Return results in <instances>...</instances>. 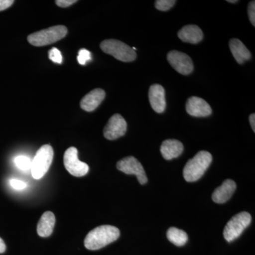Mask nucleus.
Returning a JSON list of instances; mask_svg holds the SVG:
<instances>
[{
	"label": "nucleus",
	"instance_id": "nucleus-1",
	"mask_svg": "<svg viewBox=\"0 0 255 255\" xmlns=\"http://www.w3.org/2000/svg\"><path fill=\"white\" fill-rule=\"evenodd\" d=\"M120 231L115 226L105 225L92 230L85 238V246L90 251H97L119 239Z\"/></svg>",
	"mask_w": 255,
	"mask_h": 255
},
{
	"label": "nucleus",
	"instance_id": "nucleus-2",
	"mask_svg": "<svg viewBox=\"0 0 255 255\" xmlns=\"http://www.w3.org/2000/svg\"><path fill=\"white\" fill-rule=\"evenodd\" d=\"M212 155L207 151H199L184 166L183 176L188 182L199 180L204 175L210 164L212 162Z\"/></svg>",
	"mask_w": 255,
	"mask_h": 255
},
{
	"label": "nucleus",
	"instance_id": "nucleus-3",
	"mask_svg": "<svg viewBox=\"0 0 255 255\" xmlns=\"http://www.w3.org/2000/svg\"><path fill=\"white\" fill-rule=\"evenodd\" d=\"M67 33L68 28L58 25L32 33L28 36V41L34 46H47L65 38Z\"/></svg>",
	"mask_w": 255,
	"mask_h": 255
},
{
	"label": "nucleus",
	"instance_id": "nucleus-4",
	"mask_svg": "<svg viewBox=\"0 0 255 255\" xmlns=\"http://www.w3.org/2000/svg\"><path fill=\"white\" fill-rule=\"evenodd\" d=\"M101 49L120 61L132 62L136 58V53L124 42L115 39L105 40L101 43Z\"/></svg>",
	"mask_w": 255,
	"mask_h": 255
},
{
	"label": "nucleus",
	"instance_id": "nucleus-5",
	"mask_svg": "<svg viewBox=\"0 0 255 255\" xmlns=\"http://www.w3.org/2000/svg\"><path fill=\"white\" fill-rule=\"evenodd\" d=\"M53 147L50 145H43L37 151L31 162L32 177L39 179L47 173L53 162Z\"/></svg>",
	"mask_w": 255,
	"mask_h": 255
},
{
	"label": "nucleus",
	"instance_id": "nucleus-6",
	"mask_svg": "<svg viewBox=\"0 0 255 255\" xmlns=\"http://www.w3.org/2000/svg\"><path fill=\"white\" fill-rule=\"evenodd\" d=\"M251 215L248 212H241L233 216L228 221L223 231V236L226 241L233 242L241 236L243 231L250 226Z\"/></svg>",
	"mask_w": 255,
	"mask_h": 255
},
{
	"label": "nucleus",
	"instance_id": "nucleus-7",
	"mask_svg": "<svg viewBox=\"0 0 255 255\" xmlns=\"http://www.w3.org/2000/svg\"><path fill=\"white\" fill-rule=\"evenodd\" d=\"M64 165L68 172L75 177H80L86 175L89 172V166L78 159V149L75 147H69L63 156Z\"/></svg>",
	"mask_w": 255,
	"mask_h": 255
},
{
	"label": "nucleus",
	"instance_id": "nucleus-8",
	"mask_svg": "<svg viewBox=\"0 0 255 255\" xmlns=\"http://www.w3.org/2000/svg\"><path fill=\"white\" fill-rule=\"evenodd\" d=\"M117 167L121 172L127 174H134L136 176L140 184H145L147 182V177L141 163L132 156L124 157L119 161Z\"/></svg>",
	"mask_w": 255,
	"mask_h": 255
},
{
	"label": "nucleus",
	"instance_id": "nucleus-9",
	"mask_svg": "<svg viewBox=\"0 0 255 255\" xmlns=\"http://www.w3.org/2000/svg\"><path fill=\"white\" fill-rule=\"evenodd\" d=\"M167 60L171 66L177 72L184 75L192 73L194 64L189 55L182 52L172 50L167 54Z\"/></svg>",
	"mask_w": 255,
	"mask_h": 255
},
{
	"label": "nucleus",
	"instance_id": "nucleus-10",
	"mask_svg": "<svg viewBox=\"0 0 255 255\" xmlns=\"http://www.w3.org/2000/svg\"><path fill=\"white\" fill-rule=\"evenodd\" d=\"M127 130V123L120 114H114L104 128V136L107 140H114L124 136Z\"/></svg>",
	"mask_w": 255,
	"mask_h": 255
},
{
	"label": "nucleus",
	"instance_id": "nucleus-11",
	"mask_svg": "<svg viewBox=\"0 0 255 255\" xmlns=\"http://www.w3.org/2000/svg\"><path fill=\"white\" fill-rule=\"evenodd\" d=\"M186 110L189 115L195 117H209L212 114V110L209 104L197 97H191L187 100Z\"/></svg>",
	"mask_w": 255,
	"mask_h": 255
},
{
	"label": "nucleus",
	"instance_id": "nucleus-12",
	"mask_svg": "<svg viewBox=\"0 0 255 255\" xmlns=\"http://www.w3.org/2000/svg\"><path fill=\"white\" fill-rule=\"evenodd\" d=\"M149 102L152 110L157 113H163L166 109L165 91L158 84L150 86L148 92Z\"/></svg>",
	"mask_w": 255,
	"mask_h": 255
},
{
	"label": "nucleus",
	"instance_id": "nucleus-13",
	"mask_svg": "<svg viewBox=\"0 0 255 255\" xmlns=\"http://www.w3.org/2000/svg\"><path fill=\"white\" fill-rule=\"evenodd\" d=\"M105 96V90L100 88L95 89L82 99L80 107L86 112H93L103 102Z\"/></svg>",
	"mask_w": 255,
	"mask_h": 255
},
{
	"label": "nucleus",
	"instance_id": "nucleus-14",
	"mask_svg": "<svg viewBox=\"0 0 255 255\" xmlns=\"http://www.w3.org/2000/svg\"><path fill=\"white\" fill-rule=\"evenodd\" d=\"M236 184L232 179H226L222 185L218 187L212 194V200L216 204H224L227 202L234 194Z\"/></svg>",
	"mask_w": 255,
	"mask_h": 255
},
{
	"label": "nucleus",
	"instance_id": "nucleus-15",
	"mask_svg": "<svg viewBox=\"0 0 255 255\" xmlns=\"http://www.w3.org/2000/svg\"><path fill=\"white\" fill-rule=\"evenodd\" d=\"M184 150V145L180 141L174 139L164 140L160 147L162 157L167 160L177 158Z\"/></svg>",
	"mask_w": 255,
	"mask_h": 255
},
{
	"label": "nucleus",
	"instance_id": "nucleus-16",
	"mask_svg": "<svg viewBox=\"0 0 255 255\" xmlns=\"http://www.w3.org/2000/svg\"><path fill=\"white\" fill-rule=\"evenodd\" d=\"M178 37L183 42L196 44L202 41L204 34L201 28L196 25H187L179 30Z\"/></svg>",
	"mask_w": 255,
	"mask_h": 255
},
{
	"label": "nucleus",
	"instance_id": "nucleus-17",
	"mask_svg": "<svg viewBox=\"0 0 255 255\" xmlns=\"http://www.w3.org/2000/svg\"><path fill=\"white\" fill-rule=\"evenodd\" d=\"M55 224V215L50 211H47L42 215L37 226V233L41 237H49L53 233Z\"/></svg>",
	"mask_w": 255,
	"mask_h": 255
},
{
	"label": "nucleus",
	"instance_id": "nucleus-18",
	"mask_svg": "<svg viewBox=\"0 0 255 255\" xmlns=\"http://www.w3.org/2000/svg\"><path fill=\"white\" fill-rule=\"evenodd\" d=\"M230 49L238 63L243 64L251 58V53L243 42L238 38H233L229 42Z\"/></svg>",
	"mask_w": 255,
	"mask_h": 255
},
{
	"label": "nucleus",
	"instance_id": "nucleus-19",
	"mask_svg": "<svg viewBox=\"0 0 255 255\" xmlns=\"http://www.w3.org/2000/svg\"><path fill=\"white\" fill-rule=\"evenodd\" d=\"M167 238L171 243L176 246H184L188 241V235L182 230L177 228H169L167 233Z\"/></svg>",
	"mask_w": 255,
	"mask_h": 255
},
{
	"label": "nucleus",
	"instance_id": "nucleus-20",
	"mask_svg": "<svg viewBox=\"0 0 255 255\" xmlns=\"http://www.w3.org/2000/svg\"><path fill=\"white\" fill-rule=\"evenodd\" d=\"M31 162L32 161L29 157L24 155L17 156V157L14 159L15 164H16L17 167L21 169V170L26 171L31 169Z\"/></svg>",
	"mask_w": 255,
	"mask_h": 255
},
{
	"label": "nucleus",
	"instance_id": "nucleus-21",
	"mask_svg": "<svg viewBox=\"0 0 255 255\" xmlns=\"http://www.w3.org/2000/svg\"><path fill=\"white\" fill-rule=\"evenodd\" d=\"M175 0H157L155 1L156 9L159 11H166L170 9L175 4Z\"/></svg>",
	"mask_w": 255,
	"mask_h": 255
},
{
	"label": "nucleus",
	"instance_id": "nucleus-22",
	"mask_svg": "<svg viewBox=\"0 0 255 255\" xmlns=\"http://www.w3.org/2000/svg\"><path fill=\"white\" fill-rule=\"evenodd\" d=\"M92 59L91 53L89 50L86 49H81L79 51L78 60V63L80 65H85L89 61Z\"/></svg>",
	"mask_w": 255,
	"mask_h": 255
},
{
	"label": "nucleus",
	"instance_id": "nucleus-23",
	"mask_svg": "<svg viewBox=\"0 0 255 255\" xmlns=\"http://www.w3.org/2000/svg\"><path fill=\"white\" fill-rule=\"evenodd\" d=\"M48 55H49L50 60L55 63L60 64L63 62V57H62L61 53L56 48H52L50 50Z\"/></svg>",
	"mask_w": 255,
	"mask_h": 255
},
{
	"label": "nucleus",
	"instance_id": "nucleus-24",
	"mask_svg": "<svg viewBox=\"0 0 255 255\" xmlns=\"http://www.w3.org/2000/svg\"><path fill=\"white\" fill-rule=\"evenodd\" d=\"M248 16L253 26L255 25V1H252L248 5Z\"/></svg>",
	"mask_w": 255,
	"mask_h": 255
},
{
	"label": "nucleus",
	"instance_id": "nucleus-25",
	"mask_svg": "<svg viewBox=\"0 0 255 255\" xmlns=\"http://www.w3.org/2000/svg\"><path fill=\"white\" fill-rule=\"evenodd\" d=\"M10 184L16 190H22V189H24L26 187V183L23 182V181L19 180V179H11L10 181Z\"/></svg>",
	"mask_w": 255,
	"mask_h": 255
},
{
	"label": "nucleus",
	"instance_id": "nucleus-26",
	"mask_svg": "<svg viewBox=\"0 0 255 255\" xmlns=\"http://www.w3.org/2000/svg\"><path fill=\"white\" fill-rule=\"evenodd\" d=\"M77 1H76V0H57V1H55V4L60 7L66 8L75 4Z\"/></svg>",
	"mask_w": 255,
	"mask_h": 255
},
{
	"label": "nucleus",
	"instance_id": "nucleus-27",
	"mask_svg": "<svg viewBox=\"0 0 255 255\" xmlns=\"http://www.w3.org/2000/svg\"><path fill=\"white\" fill-rule=\"evenodd\" d=\"M14 2L13 0H0V11L8 9Z\"/></svg>",
	"mask_w": 255,
	"mask_h": 255
},
{
	"label": "nucleus",
	"instance_id": "nucleus-28",
	"mask_svg": "<svg viewBox=\"0 0 255 255\" xmlns=\"http://www.w3.org/2000/svg\"><path fill=\"white\" fill-rule=\"evenodd\" d=\"M250 123H251L252 128L253 131L255 132V114H252L250 116Z\"/></svg>",
	"mask_w": 255,
	"mask_h": 255
},
{
	"label": "nucleus",
	"instance_id": "nucleus-29",
	"mask_svg": "<svg viewBox=\"0 0 255 255\" xmlns=\"http://www.w3.org/2000/svg\"><path fill=\"white\" fill-rule=\"evenodd\" d=\"M6 251V245L4 241L0 238V253H4Z\"/></svg>",
	"mask_w": 255,
	"mask_h": 255
},
{
	"label": "nucleus",
	"instance_id": "nucleus-30",
	"mask_svg": "<svg viewBox=\"0 0 255 255\" xmlns=\"http://www.w3.org/2000/svg\"><path fill=\"white\" fill-rule=\"evenodd\" d=\"M228 2L230 3H233V4H234V3H237L238 1L237 0H228Z\"/></svg>",
	"mask_w": 255,
	"mask_h": 255
}]
</instances>
